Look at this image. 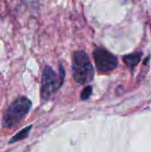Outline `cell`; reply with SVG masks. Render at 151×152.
I'll return each instance as SVG.
<instances>
[{
	"label": "cell",
	"mask_w": 151,
	"mask_h": 152,
	"mask_svg": "<svg viewBox=\"0 0 151 152\" xmlns=\"http://www.w3.org/2000/svg\"><path fill=\"white\" fill-rule=\"evenodd\" d=\"M71 69L74 79L78 84L89 83L94 77L93 64L87 53L84 51H77L74 53Z\"/></svg>",
	"instance_id": "6da1fadb"
},
{
	"label": "cell",
	"mask_w": 151,
	"mask_h": 152,
	"mask_svg": "<svg viewBox=\"0 0 151 152\" xmlns=\"http://www.w3.org/2000/svg\"><path fill=\"white\" fill-rule=\"evenodd\" d=\"M31 105L32 103L28 98L24 96L17 98L4 112L2 126L5 128H9L20 123L28 113Z\"/></svg>",
	"instance_id": "7a4b0ae2"
},
{
	"label": "cell",
	"mask_w": 151,
	"mask_h": 152,
	"mask_svg": "<svg viewBox=\"0 0 151 152\" xmlns=\"http://www.w3.org/2000/svg\"><path fill=\"white\" fill-rule=\"evenodd\" d=\"M63 79L57 76L55 71L50 67L45 66L43 70L42 85H41V96L43 100H49V98L59 89L62 85Z\"/></svg>",
	"instance_id": "3957f363"
},
{
	"label": "cell",
	"mask_w": 151,
	"mask_h": 152,
	"mask_svg": "<svg viewBox=\"0 0 151 152\" xmlns=\"http://www.w3.org/2000/svg\"><path fill=\"white\" fill-rule=\"evenodd\" d=\"M95 65L99 71L109 72L117 68L118 64V59L116 55L109 52L104 48H97L93 53Z\"/></svg>",
	"instance_id": "277c9868"
},
{
	"label": "cell",
	"mask_w": 151,
	"mask_h": 152,
	"mask_svg": "<svg viewBox=\"0 0 151 152\" xmlns=\"http://www.w3.org/2000/svg\"><path fill=\"white\" fill-rule=\"evenodd\" d=\"M141 59H142V54L140 53H133L125 55L124 57V61L131 69H133V68L137 66V64L141 61Z\"/></svg>",
	"instance_id": "5b68a950"
},
{
	"label": "cell",
	"mask_w": 151,
	"mask_h": 152,
	"mask_svg": "<svg viewBox=\"0 0 151 152\" xmlns=\"http://www.w3.org/2000/svg\"><path fill=\"white\" fill-rule=\"evenodd\" d=\"M31 127L32 126H28L25 128H23L22 130H20L19 133H17L10 141H9V143H13V142H16L18 141H21V140H24L26 139L28 136V134L31 130Z\"/></svg>",
	"instance_id": "8992f818"
},
{
	"label": "cell",
	"mask_w": 151,
	"mask_h": 152,
	"mask_svg": "<svg viewBox=\"0 0 151 152\" xmlns=\"http://www.w3.org/2000/svg\"><path fill=\"white\" fill-rule=\"evenodd\" d=\"M92 92H93L92 86H85V87L83 89L82 93H81V96H80V97H81V100H83V101L88 100V99L91 97V95H92Z\"/></svg>",
	"instance_id": "52a82bcc"
}]
</instances>
